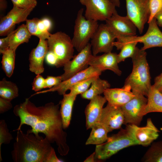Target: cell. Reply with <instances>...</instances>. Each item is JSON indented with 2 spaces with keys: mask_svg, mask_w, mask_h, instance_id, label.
<instances>
[{
  "mask_svg": "<svg viewBox=\"0 0 162 162\" xmlns=\"http://www.w3.org/2000/svg\"><path fill=\"white\" fill-rule=\"evenodd\" d=\"M124 120L121 107L107 104L102 110L98 122L104 126L109 132L120 128L124 124Z\"/></svg>",
  "mask_w": 162,
  "mask_h": 162,
  "instance_id": "obj_17",
  "label": "cell"
},
{
  "mask_svg": "<svg viewBox=\"0 0 162 162\" xmlns=\"http://www.w3.org/2000/svg\"><path fill=\"white\" fill-rule=\"evenodd\" d=\"M49 31L52 27V23L51 20L47 18H44L41 20Z\"/></svg>",
  "mask_w": 162,
  "mask_h": 162,
  "instance_id": "obj_43",
  "label": "cell"
},
{
  "mask_svg": "<svg viewBox=\"0 0 162 162\" xmlns=\"http://www.w3.org/2000/svg\"><path fill=\"white\" fill-rule=\"evenodd\" d=\"M142 161L145 162H162V141L152 143L144 155Z\"/></svg>",
  "mask_w": 162,
  "mask_h": 162,
  "instance_id": "obj_28",
  "label": "cell"
},
{
  "mask_svg": "<svg viewBox=\"0 0 162 162\" xmlns=\"http://www.w3.org/2000/svg\"><path fill=\"white\" fill-rule=\"evenodd\" d=\"M110 87V84L107 80L101 79L98 76L93 80L89 89L81 94V97L83 99L91 100L104 93V91Z\"/></svg>",
  "mask_w": 162,
  "mask_h": 162,
  "instance_id": "obj_25",
  "label": "cell"
},
{
  "mask_svg": "<svg viewBox=\"0 0 162 162\" xmlns=\"http://www.w3.org/2000/svg\"><path fill=\"white\" fill-rule=\"evenodd\" d=\"M45 88V79L40 74L37 75L32 83V89L35 92H39Z\"/></svg>",
  "mask_w": 162,
  "mask_h": 162,
  "instance_id": "obj_36",
  "label": "cell"
},
{
  "mask_svg": "<svg viewBox=\"0 0 162 162\" xmlns=\"http://www.w3.org/2000/svg\"><path fill=\"white\" fill-rule=\"evenodd\" d=\"M117 36L106 23L99 25L91 38V45L92 55L112 52Z\"/></svg>",
  "mask_w": 162,
  "mask_h": 162,
  "instance_id": "obj_8",
  "label": "cell"
},
{
  "mask_svg": "<svg viewBox=\"0 0 162 162\" xmlns=\"http://www.w3.org/2000/svg\"><path fill=\"white\" fill-rule=\"evenodd\" d=\"M138 43L136 41L126 42L122 46L120 51L118 54V63L124 61L128 58H132L135 54Z\"/></svg>",
  "mask_w": 162,
  "mask_h": 162,
  "instance_id": "obj_30",
  "label": "cell"
},
{
  "mask_svg": "<svg viewBox=\"0 0 162 162\" xmlns=\"http://www.w3.org/2000/svg\"><path fill=\"white\" fill-rule=\"evenodd\" d=\"M145 50L137 47L131 58L133 69L131 73L125 80L124 87L133 92L140 93L147 96L152 85L149 66Z\"/></svg>",
  "mask_w": 162,
  "mask_h": 162,
  "instance_id": "obj_3",
  "label": "cell"
},
{
  "mask_svg": "<svg viewBox=\"0 0 162 162\" xmlns=\"http://www.w3.org/2000/svg\"><path fill=\"white\" fill-rule=\"evenodd\" d=\"M35 7L21 8L13 6L12 9L0 22V35H7L14 30L16 24L26 21L27 17Z\"/></svg>",
  "mask_w": 162,
  "mask_h": 162,
  "instance_id": "obj_15",
  "label": "cell"
},
{
  "mask_svg": "<svg viewBox=\"0 0 162 162\" xmlns=\"http://www.w3.org/2000/svg\"><path fill=\"white\" fill-rule=\"evenodd\" d=\"M45 59L46 63L49 65L56 66L57 63V59L52 52L48 50Z\"/></svg>",
  "mask_w": 162,
  "mask_h": 162,
  "instance_id": "obj_40",
  "label": "cell"
},
{
  "mask_svg": "<svg viewBox=\"0 0 162 162\" xmlns=\"http://www.w3.org/2000/svg\"><path fill=\"white\" fill-rule=\"evenodd\" d=\"M1 63L2 68L6 76L10 77L15 67L16 51L9 49L2 54Z\"/></svg>",
  "mask_w": 162,
  "mask_h": 162,
  "instance_id": "obj_29",
  "label": "cell"
},
{
  "mask_svg": "<svg viewBox=\"0 0 162 162\" xmlns=\"http://www.w3.org/2000/svg\"><path fill=\"white\" fill-rule=\"evenodd\" d=\"M133 93L134 97L121 107L124 117V124L138 126L142 120V112L148 99L145 96L140 93Z\"/></svg>",
  "mask_w": 162,
  "mask_h": 162,
  "instance_id": "obj_9",
  "label": "cell"
},
{
  "mask_svg": "<svg viewBox=\"0 0 162 162\" xmlns=\"http://www.w3.org/2000/svg\"><path fill=\"white\" fill-rule=\"evenodd\" d=\"M11 101L0 97V113H3L12 108Z\"/></svg>",
  "mask_w": 162,
  "mask_h": 162,
  "instance_id": "obj_39",
  "label": "cell"
},
{
  "mask_svg": "<svg viewBox=\"0 0 162 162\" xmlns=\"http://www.w3.org/2000/svg\"><path fill=\"white\" fill-rule=\"evenodd\" d=\"M48 51L47 40L40 39L38 45L29 55V69L31 72L37 75L44 72V62Z\"/></svg>",
  "mask_w": 162,
  "mask_h": 162,
  "instance_id": "obj_18",
  "label": "cell"
},
{
  "mask_svg": "<svg viewBox=\"0 0 162 162\" xmlns=\"http://www.w3.org/2000/svg\"><path fill=\"white\" fill-rule=\"evenodd\" d=\"M91 128V132L86 145H99L107 141L109 132L103 124L99 122H97L94 124Z\"/></svg>",
  "mask_w": 162,
  "mask_h": 162,
  "instance_id": "obj_24",
  "label": "cell"
},
{
  "mask_svg": "<svg viewBox=\"0 0 162 162\" xmlns=\"http://www.w3.org/2000/svg\"><path fill=\"white\" fill-rule=\"evenodd\" d=\"M7 3L6 0H0V11H3L6 8Z\"/></svg>",
  "mask_w": 162,
  "mask_h": 162,
  "instance_id": "obj_45",
  "label": "cell"
},
{
  "mask_svg": "<svg viewBox=\"0 0 162 162\" xmlns=\"http://www.w3.org/2000/svg\"><path fill=\"white\" fill-rule=\"evenodd\" d=\"M149 8L150 15L148 23L162 10V0H149Z\"/></svg>",
  "mask_w": 162,
  "mask_h": 162,
  "instance_id": "obj_34",
  "label": "cell"
},
{
  "mask_svg": "<svg viewBox=\"0 0 162 162\" xmlns=\"http://www.w3.org/2000/svg\"><path fill=\"white\" fill-rule=\"evenodd\" d=\"M86 7L84 16L88 20L106 21L116 11L110 0H79Z\"/></svg>",
  "mask_w": 162,
  "mask_h": 162,
  "instance_id": "obj_7",
  "label": "cell"
},
{
  "mask_svg": "<svg viewBox=\"0 0 162 162\" xmlns=\"http://www.w3.org/2000/svg\"><path fill=\"white\" fill-rule=\"evenodd\" d=\"M103 71L98 67L89 66L69 79L62 81L57 85L46 90L38 92L36 94L57 91L59 94L63 95L74 85L90 77L99 76Z\"/></svg>",
  "mask_w": 162,
  "mask_h": 162,
  "instance_id": "obj_12",
  "label": "cell"
},
{
  "mask_svg": "<svg viewBox=\"0 0 162 162\" xmlns=\"http://www.w3.org/2000/svg\"><path fill=\"white\" fill-rule=\"evenodd\" d=\"M13 138L9 132L6 122L4 120H0V161H2L1 147L2 144H9Z\"/></svg>",
  "mask_w": 162,
  "mask_h": 162,
  "instance_id": "obj_33",
  "label": "cell"
},
{
  "mask_svg": "<svg viewBox=\"0 0 162 162\" xmlns=\"http://www.w3.org/2000/svg\"><path fill=\"white\" fill-rule=\"evenodd\" d=\"M105 21L106 23L116 34V39L121 37L136 36L137 28L127 16H121L118 14L116 11Z\"/></svg>",
  "mask_w": 162,
  "mask_h": 162,
  "instance_id": "obj_16",
  "label": "cell"
},
{
  "mask_svg": "<svg viewBox=\"0 0 162 162\" xmlns=\"http://www.w3.org/2000/svg\"><path fill=\"white\" fill-rule=\"evenodd\" d=\"M76 96L70 93H66L63 95L60 102V111L64 129L67 128L70 124L73 107Z\"/></svg>",
  "mask_w": 162,
  "mask_h": 162,
  "instance_id": "obj_22",
  "label": "cell"
},
{
  "mask_svg": "<svg viewBox=\"0 0 162 162\" xmlns=\"http://www.w3.org/2000/svg\"><path fill=\"white\" fill-rule=\"evenodd\" d=\"M154 18L156 20L158 26L162 27V10L159 12L155 16Z\"/></svg>",
  "mask_w": 162,
  "mask_h": 162,
  "instance_id": "obj_42",
  "label": "cell"
},
{
  "mask_svg": "<svg viewBox=\"0 0 162 162\" xmlns=\"http://www.w3.org/2000/svg\"><path fill=\"white\" fill-rule=\"evenodd\" d=\"M153 86L159 91L162 90V72L155 78Z\"/></svg>",
  "mask_w": 162,
  "mask_h": 162,
  "instance_id": "obj_41",
  "label": "cell"
},
{
  "mask_svg": "<svg viewBox=\"0 0 162 162\" xmlns=\"http://www.w3.org/2000/svg\"><path fill=\"white\" fill-rule=\"evenodd\" d=\"M13 30L7 36L0 39V53L2 54L9 49L10 40L13 33Z\"/></svg>",
  "mask_w": 162,
  "mask_h": 162,
  "instance_id": "obj_38",
  "label": "cell"
},
{
  "mask_svg": "<svg viewBox=\"0 0 162 162\" xmlns=\"http://www.w3.org/2000/svg\"><path fill=\"white\" fill-rule=\"evenodd\" d=\"M95 153L94 152L89 157L87 158L84 161L85 162H95Z\"/></svg>",
  "mask_w": 162,
  "mask_h": 162,
  "instance_id": "obj_44",
  "label": "cell"
},
{
  "mask_svg": "<svg viewBox=\"0 0 162 162\" xmlns=\"http://www.w3.org/2000/svg\"><path fill=\"white\" fill-rule=\"evenodd\" d=\"M62 81L61 76H47L45 79V88H50L57 85Z\"/></svg>",
  "mask_w": 162,
  "mask_h": 162,
  "instance_id": "obj_37",
  "label": "cell"
},
{
  "mask_svg": "<svg viewBox=\"0 0 162 162\" xmlns=\"http://www.w3.org/2000/svg\"><path fill=\"white\" fill-rule=\"evenodd\" d=\"M99 76L90 77L82 80L73 86L70 89V93L77 96L86 91L89 88L93 80Z\"/></svg>",
  "mask_w": 162,
  "mask_h": 162,
  "instance_id": "obj_32",
  "label": "cell"
},
{
  "mask_svg": "<svg viewBox=\"0 0 162 162\" xmlns=\"http://www.w3.org/2000/svg\"><path fill=\"white\" fill-rule=\"evenodd\" d=\"M39 19L34 18L26 20V25L31 34L37 37L40 39L47 40L49 38L50 33L41 32L38 29V23Z\"/></svg>",
  "mask_w": 162,
  "mask_h": 162,
  "instance_id": "obj_31",
  "label": "cell"
},
{
  "mask_svg": "<svg viewBox=\"0 0 162 162\" xmlns=\"http://www.w3.org/2000/svg\"><path fill=\"white\" fill-rule=\"evenodd\" d=\"M118 54L112 52L104 53L98 56L92 55L88 62V65L98 67L103 71L110 70L118 76L122 74L118 65Z\"/></svg>",
  "mask_w": 162,
  "mask_h": 162,
  "instance_id": "obj_19",
  "label": "cell"
},
{
  "mask_svg": "<svg viewBox=\"0 0 162 162\" xmlns=\"http://www.w3.org/2000/svg\"><path fill=\"white\" fill-rule=\"evenodd\" d=\"M114 4L116 7H119L120 6V0H110Z\"/></svg>",
  "mask_w": 162,
  "mask_h": 162,
  "instance_id": "obj_46",
  "label": "cell"
},
{
  "mask_svg": "<svg viewBox=\"0 0 162 162\" xmlns=\"http://www.w3.org/2000/svg\"><path fill=\"white\" fill-rule=\"evenodd\" d=\"M107 142L97 145L95 148V158L105 160L125 148L138 145L130 133L126 128L118 133L108 137Z\"/></svg>",
  "mask_w": 162,
  "mask_h": 162,
  "instance_id": "obj_4",
  "label": "cell"
},
{
  "mask_svg": "<svg viewBox=\"0 0 162 162\" xmlns=\"http://www.w3.org/2000/svg\"><path fill=\"white\" fill-rule=\"evenodd\" d=\"M83 9L78 12L75 21L72 43L79 52L89 43L98 26V21L88 20L83 15Z\"/></svg>",
  "mask_w": 162,
  "mask_h": 162,
  "instance_id": "obj_5",
  "label": "cell"
},
{
  "mask_svg": "<svg viewBox=\"0 0 162 162\" xmlns=\"http://www.w3.org/2000/svg\"><path fill=\"white\" fill-rule=\"evenodd\" d=\"M47 40L48 50L52 52L57 58L56 67H63L73 57L74 47L72 39L65 33L50 34Z\"/></svg>",
  "mask_w": 162,
  "mask_h": 162,
  "instance_id": "obj_6",
  "label": "cell"
},
{
  "mask_svg": "<svg viewBox=\"0 0 162 162\" xmlns=\"http://www.w3.org/2000/svg\"><path fill=\"white\" fill-rule=\"evenodd\" d=\"M19 96V88L14 83L4 78L0 81V97L11 101Z\"/></svg>",
  "mask_w": 162,
  "mask_h": 162,
  "instance_id": "obj_27",
  "label": "cell"
},
{
  "mask_svg": "<svg viewBox=\"0 0 162 162\" xmlns=\"http://www.w3.org/2000/svg\"><path fill=\"white\" fill-rule=\"evenodd\" d=\"M13 6L21 8L35 7L37 4L36 0H11Z\"/></svg>",
  "mask_w": 162,
  "mask_h": 162,
  "instance_id": "obj_35",
  "label": "cell"
},
{
  "mask_svg": "<svg viewBox=\"0 0 162 162\" xmlns=\"http://www.w3.org/2000/svg\"><path fill=\"white\" fill-rule=\"evenodd\" d=\"M160 92L161 93V94H162V90H161V91H160Z\"/></svg>",
  "mask_w": 162,
  "mask_h": 162,
  "instance_id": "obj_47",
  "label": "cell"
},
{
  "mask_svg": "<svg viewBox=\"0 0 162 162\" xmlns=\"http://www.w3.org/2000/svg\"><path fill=\"white\" fill-rule=\"evenodd\" d=\"M104 97L109 105L121 107L134 96L131 90L123 87L121 88H109L104 93Z\"/></svg>",
  "mask_w": 162,
  "mask_h": 162,
  "instance_id": "obj_21",
  "label": "cell"
},
{
  "mask_svg": "<svg viewBox=\"0 0 162 162\" xmlns=\"http://www.w3.org/2000/svg\"><path fill=\"white\" fill-rule=\"evenodd\" d=\"M106 101L104 96L100 95L90 100L85 111L87 129L91 128L94 124L99 122L104 105Z\"/></svg>",
  "mask_w": 162,
  "mask_h": 162,
  "instance_id": "obj_20",
  "label": "cell"
},
{
  "mask_svg": "<svg viewBox=\"0 0 162 162\" xmlns=\"http://www.w3.org/2000/svg\"><path fill=\"white\" fill-rule=\"evenodd\" d=\"M31 35L26 25L22 24L13 31L10 39L9 48L16 51L20 44L28 43Z\"/></svg>",
  "mask_w": 162,
  "mask_h": 162,
  "instance_id": "obj_26",
  "label": "cell"
},
{
  "mask_svg": "<svg viewBox=\"0 0 162 162\" xmlns=\"http://www.w3.org/2000/svg\"><path fill=\"white\" fill-rule=\"evenodd\" d=\"M148 26L146 33L140 36L124 37L122 43L136 41L142 43L143 46L141 49L143 50L154 47H162V32L158 27L154 17L148 23Z\"/></svg>",
  "mask_w": 162,
  "mask_h": 162,
  "instance_id": "obj_11",
  "label": "cell"
},
{
  "mask_svg": "<svg viewBox=\"0 0 162 162\" xmlns=\"http://www.w3.org/2000/svg\"><path fill=\"white\" fill-rule=\"evenodd\" d=\"M147 102L142 113L143 116L152 112H162V94L153 85L147 96Z\"/></svg>",
  "mask_w": 162,
  "mask_h": 162,
  "instance_id": "obj_23",
  "label": "cell"
},
{
  "mask_svg": "<svg viewBox=\"0 0 162 162\" xmlns=\"http://www.w3.org/2000/svg\"><path fill=\"white\" fill-rule=\"evenodd\" d=\"M127 16L133 22L140 34L150 15L149 0H125Z\"/></svg>",
  "mask_w": 162,
  "mask_h": 162,
  "instance_id": "obj_10",
  "label": "cell"
},
{
  "mask_svg": "<svg viewBox=\"0 0 162 162\" xmlns=\"http://www.w3.org/2000/svg\"><path fill=\"white\" fill-rule=\"evenodd\" d=\"M126 128L130 133L138 145L146 146L150 145L158 137L160 131L148 118L146 125L140 127L134 124L127 125Z\"/></svg>",
  "mask_w": 162,
  "mask_h": 162,
  "instance_id": "obj_13",
  "label": "cell"
},
{
  "mask_svg": "<svg viewBox=\"0 0 162 162\" xmlns=\"http://www.w3.org/2000/svg\"><path fill=\"white\" fill-rule=\"evenodd\" d=\"M50 144L45 137L17 130L12 158L15 162H63L58 158Z\"/></svg>",
  "mask_w": 162,
  "mask_h": 162,
  "instance_id": "obj_2",
  "label": "cell"
},
{
  "mask_svg": "<svg viewBox=\"0 0 162 162\" xmlns=\"http://www.w3.org/2000/svg\"><path fill=\"white\" fill-rule=\"evenodd\" d=\"M14 115L19 117L20 124L17 129L22 125L30 126L31 129L27 132L37 136L42 133L51 143L55 142L58 153L62 156L68 154L69 148L67 143V133L64 130L59 104L52 102L37 106L28 98L14 108Z\"/></svg>",
  "mask_w": 162,
  "mask_h": 162,
  "instance_id": "obj_1",
  "label": "cell"
},
{
  "mask_svg": "<svg viewBox=\"0 0 162 162\" xmlns=\"http://www.w3.org/2000/svg\"><path fill=\"white\" fill-rule=\"evenodd\" d=\"M92 55L91 46L89 43L73 59L63 66L64 73L61 75L62 81L66 80L74 74L85 69L88 66V62Z\"/></svg>",
  "mask_w": 162,
  "mask_h": 162,
  "instance_id": "obj_14",
  "label": "cell"
}]
</instances>
